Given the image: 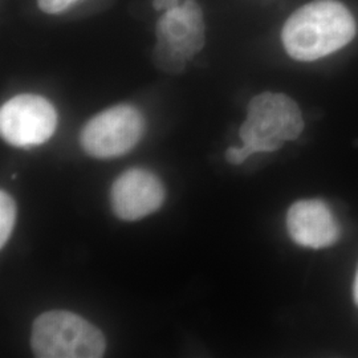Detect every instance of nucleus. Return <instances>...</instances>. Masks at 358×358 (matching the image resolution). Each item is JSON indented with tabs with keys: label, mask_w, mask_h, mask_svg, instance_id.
Instances as JSON below:
<instances>
[{
	"label": "nucleus",
	"mask_w": 358,
	"mask_h": 358,
	"mask_svg": "<svg viewBox=\"0 0 358 358\" xmlns=\"http://www.w3.org/2000/svg\"><path fill=\"white\" fill-rule=\"evenodd\" d=\"M353 15L337 0H315L294 11L282 27L287 53L299 62H315L344 48L356 36Z\"/></svg>",
	"instance_id": "nucleus-1"
},
{
	"label": "nucleus",
	"mask_w": 358,
	"mask_h": 358,
	"mask_svg": "<svg viewBox=\"0 0 358 358\" xmlns=\"http://www.w3.org/2000/svg\"><path fill=\"white\" fill-rule=\"evenodd\" d=\"M304 128L300 108L282 93L264 92L255 96L241 128L242 148H230L226 158L231 165H241L255 153L280 149L287 141L296 140Z\"/></svg>",
	"instance_id": "nucleus-2"
},
{
	"label": "nucleus",
	"mask_w": 358,
	"mask_h": 358,
	"mask_svg": "<svg viewBox=\"0 0 358 358\" xmlns=\"http://www.w3.org/2000/svg\"><path fill=\"white\" fill-rule=\"evenodd\" d=\"M31 348L38 358H100L106 341L99 328L76 313L50 310L34 322Z\"/></svg>",
	"instance_id": "nucleus-3"
},
{
	"label": "nucleus",
	"mask_w": 358,
	"mask_h": 358,
	"mask_svg": "<svg viewBox=\"0 0 358 358\" xmlns=\"http://www.w3.org/2000/svg\"><path fill=\"white\" fill-rule=\"evenodd\" d=\"M155 65L167 73H179L205 45L203 13L195 0H186L162 13L157 26Z\"/></svg>",
	"instance_id": "nucleus-4"
},
{
	"label": "nucleus",
	"mask_w": 358,
	"mask_h": 358,
	"mask_svg": "<svg viewBox=\"0 0 358 358\" xmlns=\"http://www.w3.org/2000/svg\"><path fill=\"white\" fill-rule=\"evenodd\" d=\"M145 133L141 112L128 103L115 105L92 117L80 133L84 152L100 159L129 153Z\"/></svg>",
	"instance_id": "nucleus-5"
},
{
	"label": "nucleus",
	"mask_w": 358,
	"mask_h": 358,
	"mask_svg": "<svg viewBox=\"0 0 358 358\" xmlns=\"http://www.w3.org/2000/svg\"><path fill=\"white\" fill-rule=\"evenodd\" d=\"M57 128V113L47 99L19 94L0 109L1 137L16 148H32L48 141Z\"/></svg>",
	"instance_id": "nucleus-6"
},
{
	"label": "nucleus",
	"mask_w": 358,
	"mask_h": 358,
	"mask_svg": "<svg viewBox=\"0 0 358 358\" xmlns=\"http://www.w3.org/2000/svg\"><path fill=\"white\" fill-rule=\"evenodd\" d=\"M166 192L164 183L154 173L134 167L118 176L110 190L115 217L134 222L155 213L164 205Z\"/></svg>",
	"instance_id": "nucleus-7"
},
{
	"label": "nucleus",
	"mask_w": 358,
	"mask_h": 358,
	"mask_svg": "<svg viewBox=\"0 0 358 358\" xmlns=\"http://www.w3.org/2000/svg\"><path fill=\"white\" fill-rule=\"evenodd\" d=\"M287 229L294 243L308 248L329 247L340 230L329 207L321 201H299L287 214Z\"/></svg>",
	"instance_id": "nucleus-8"
},
{
	"label": "nucleus",
	"mask_w": 358,
	"mask_h": 358,
	"mask_svg": "<svg viewBox=\"0 0 358 358\" xmlns=\"http://www.w3.org/2000/svg\"><path fill=\"white\" fill-rule=\"evenodd\" d=\"M16 220V205L8 192H0V247L8 242Z\"/></svg>",
	"instance_id": "nucleus-9"
},
{
	"label": "nucleus",
	"mask_w": 358,
	"mask_h": 358,
	"mask_svg": "<svg viewBox=\"0 0 358 358\" xmlns=\"http://www.w3.org/2000/svg\"><path fill=\"white\" fill-rule=\"evenodd\" d=\"M80 0H38V8L48 15H59L69 10Z\"/></svg>",
	"instance_id": "nucleus-10"
},
{
	"label": "nucleus",
	"mask_w": 358,
	"mask_h": 358,
	"mask_svg": "<svg viewBox=\"0 0 358 358\" xmlns=\"http://www.w3.org/2000/svg\"><path fill=\"white\" fill-rule=\"evenodd\" d=\"M179 0H154L153 6L158 11H167L176 6H178Z\"/></svg>",
	"instance_id": "nucleus-11"
},
{
	"label": "nucleus",
	"mask_w": 358,
	"mask_h": 358,
	"mask_svg": "<svg viewBox=\"0 0 358 358\" xmlns=\"http://www.w3.org/2000/svg\"><path fill=\"white\" fill-rule=\"evenodd\" d=\"M355 299H356V303L358 304V272L357 276H356V282H355Z\"/></svg>",
	"instance_id": "nucleus-12"
}]
</instances>
